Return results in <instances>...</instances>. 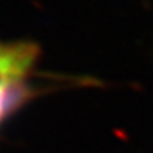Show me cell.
I'll return each mask as SVG.
<instances>
[{
	"mask_svg": "<svg viewBox=\"0 0 153 153\" xmlns=\"http://www.w3.org/2000/svg\"><path fill=\"white\" fill-rule=\"evenodd\" d=\"M36 53V47L28 44H0V120L20 94Z\"/></svg>",
	"mask_w": 153,
	"mask_h": 153,
	"instance_id": "6da1fadb",
	"label": "cell"
}]
</instances>
